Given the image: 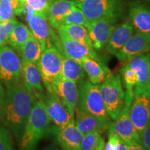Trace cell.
<instances>
[{"label": "cell", "instance_id": "1", "mask_svg": "<svg viewBox=\"0 0 150 150\" xmlns=\"http://www.w3.org/2000/svg\"><path fill=\"white\" fill-rule=\"evenodd\" d=\"M5 86L6 98L4 125L12 131L16 140L20 141L37 98L27 91L22 80Z\"/></svg>", "mask_w": 150, "mask_h": 150}, {"label": "cell", "instance_id": "2", "mask_svg": "<svg viewBox=\"0 0 150 150\" xmlns=\"http://www.w3.org/2000/svg\"><path fill=\"white\" fill-rule=\"evenodd\" d=\"M50 122L42 102L37 99L19 141L20 150H35L38 142L47 134Z\"/></svg>", "mask_w": 150, "mask_h": 150}, {"label": "cell", "instance_id": "3", "mask_svg": "<svg viewBox=\"0 0 150 150\" xmlns=\"http://www.w3.org/2000/svg\"><path fill=\"white\" fill-rule=\"evenodd\" d=\"M89 22L107 20L115 23L122 13L121 0H72Z\"/></svg>", "mask_w": 150, "mask_h": 150}, {"label": "cell", "instance_id": "4", "mask_svg": "<svg viewBox=\"0 0 150 150\" xmlns=\"http://www.w3.org/2000/svg\"><path fill=\"white\" fill-rule=\"evenodd\" d=\"M100 94L108 116L114 120L125 104V91L120 74L110 72L100 86Z\"/></svg>", "mask_w": 150, "mask_h": 150}, {"label": "cell", "instance_id": "5", "mask_svg": "<svg viewBox=\"0 0 150 150\" xmlns=\"http://www.w3.org/2000/svg\"><path fill=\"white\" fill-rule=\"evenodd\" d=\"M79 99L77 106L88 113L106 122L111 123L100 94V85L91 83L84 79L78 84Z\"/></svg>", "mask_w": 150, "mask_h": 150}, {"label": "cell", "instance_id": "6", "mask_svg": "<svg viewBox=\"0 0 150 150\" xmlns=\"http://www.w3.org/2000/svg\"><path fill=\"white\" fill-rule=\"evenodd\" d=\"M42 81L49 91L55 82L61 79L62 54L53 43H49L37 62Z\"/></svg>", "mask_w": 150, "mask_h": 150}, {"label": "cell", "instance_id": "7", "mask_svg": "<svg viewBox=\"0 0 150 150\" xmlns=\"http://www.w3.org/2000/svg\"><path fill=\"white\" fill-rule=\"evenodd\" d=\"M22 62L13 48L0 47V81L5 86L18 83L22 80Z\"/></svg>", "mask_w": 150, "mask_h": 150}, {"label": "cell", "instance_id": "8", "mask_svg": "<svg viewBox=\"0 0 150 150\" xmlns=\"http://www.w3.org/2000/svg\"><path fill=\"white\" fill-rule=\"evenodd\" d=\"M56 30L58 35L53 44L62 54L75 60L80 64L82 60L87 57L101 61L93 47L72 40L60 30Z\"/></svg>", "mask_w": 150, "mask_h": 150}, {"label": "cell", "instance_id": "9", "mask_svg": "<svg viewBox=\"0 0 150 150\" xmlns=\"http://www.w3.org/2000/svg\"><path fill=\"white\" fill-rule=\"evenodd\" d=\"M35 97L42 102L50 122L55 126H64L74 121V117L55 94L46 91L36 93Z\"/></svg>", "mask_w": 150, "mask_h": 150}, {"label": "cell", "instance_id": "10", "mask_svg": "<svg viewBox=\"0 0 150 150\" xmlns=\"http://www.w3.org/2000/svg\"><path fill=\"white\" fill-rule=\"evenodd\" d=\"M130 120L140 136L150 121V95L149 92H134L129 105Z\"/></svg>", "mask_w": 150, "mask_h": 150}, {"label": "cell", "instance_id": "11", "mask_svg": "<svg viewBox=\"0 0 150 150\" xmlns=\"http://www.w3.org/2000/svg\"><path fill=\"white\" fill-rule=\"evenodd\" d=\"M131 101L125 99L124 108L115 120H112L108 129L113 131L118 137L128 145L140 143V137L131 122L129 115V108Z\"/></svg>", "mask_w": 150, "mask_h": 150}, {"label": "cell", "instance_id": "12", "mask_svg": "<svg viewBox=\"0 0 150 150\" xmlns=\"http://www.w3.org/2000/svg\"><path fill=\"white\" fill-rule=\"evenodd\" d=\"M47 134L54 135L63 150H80L83 135L78 130L74 121L64 126L49 127Z\"/></svg>", "mask_w": 150, "mask_h": 150}, {"label": "cell", "instance_id": "13", "mask_svg": "<svg viewBox=\"0 0 150 150\" xmlns=\"http://www.w3.org/2000/svg\"><path fill=\"white\" fill-rule=\"evenodd\" d=\"M149 50H150V34L136 32L133 33L115 56L120 61L127 63Z\"/></svg>", "mask_w": 150, "mask_h": 150}, {"label": "cell", "instance_id": "14", "mask_svg": "<svg viewBox=\"0 0 150 150\" xmlns=\"http://www.w3.org/2000/svg\"><path fill=\"white\" fill-rule=\"evenodd\" d=\"M49 93L55 94L66 106L73 117L78 104L79 88L77 83L70 80L61 79L55 82Z\"/></svg>", "mask_w": 150, "mask_h": 150}, {"label": "cell", "instance_id": "15", "mask_svg": "<svg viewBox=\"0 0 150 150\" xmlns=\"http://www.w3.org/2000/svg\"><path fill=\"white\" fill-rule=\"evenodd\" d=\"M135 72L137 83L134 92H149L150 81V52L140 54L126 63Z\"/></svg>", "mask_w": 150, "mask_h": 150}, {"label": "cell", "instance_id": "16", "mask_svg": "<svg viewBox=\"0 0 150 150\" xmlns=\"http://www.w3.org/2000/svg\"><path fill=\"white\" fill-rule=\"evenodd\" d=\"M27 22L33 35L38 40L45 42L46 45L53 43L57 37L58 34H56L54 29L49 22L45 13L33 11Z\"/></svg>", "mask_w": 150, "mask_h": 150}, {"label": "cell", "instance_id": "17", "mask_svg": "<svg viewBox=\"0 0 150 150\" xmlns=\"http://www.w3.org/2000/svg\"><path fill=\"white\" fill-rule=\"evenodd\" d=\"M107 20L90 22L86 27L94 50H102L106 45L115 26Z\"/></svg>", "mask_w": 150, "mask_h": 150}, {"label": "cell", "instance_id": "18", "mask_svg": "<svg viewBox=\"0 0 150 150\" xmlns=\"http://www.w3.org/2000/svg\"><path fill=\"white\" fill-rule=\"evenodd\" d=\"M75 112L76 118L74 120V124L78 130L83 135L94 131L102 133L105 130H107L110 125L78 107L76 108Z\"/></svg>", "mask_w": 150, "mask_h": 150}, {"label": "cell", "instance_id": "19", "mask_svg": "<svg viewBox=\"0 0 150 150\" xmlns=\"http://www.w3.org/2000/svg\"><path fill=\"white\" fill-rule=\"evenodd\" d=\"M129 20L136 32L150 34V8L139 2H134L129 9Z\"/></svg>", "mask_w": 150, "mask_h": 150}, {"label": "cell", "instance_id": "20", "mask_svg": "<svg viewBox=\"0 0 150 150\" xmlns=\"http://www.w3.org/2000/svg\"><path fill=\"white\" fill-rule=\"evenodd\" d=\"M22 62V79L24 86L30 93H45L42 83V77L36 63Z\"/></svg>", "mask_w": 150, "mask_h": 150}, {"label": "cell", "instance_id": "21", "mask_svg": "<svg viewBox=\"0 0 150 150\" xmlns=\"http://www.w3.org/2000/svg\"><path fill=\"white\" fill-rule=\"evenodd\" d=\"M134 31V27L129 20L114 27L106 45L108 53L115 55L125 45Z\"/></svg>", "mask_w": 150, "mask_h": 150}, {"label": "cell", "instance_id": "22", "mask_svg": "<svg viewBox=\"0 0 150 150\" xmlns=\"http://www.w3.org/2000/svg\"><path fill=\"white\" fill-rule=\"evenodd\" d=\"M81 65L87 74L88 81L95 85H100L104 81L110 71L102 61L85 58L81 62Z\"/></svg>", "mask_w": 150, "mask_h": 150}, {"label": "cell", "instance_id": "23", "mask_svg": "<svg viewBox=\"0 0 150 150\" xmlns=\"http://www.w3.org/2000/svg\"><path fill=\"white\" fill-rule=\"evenodd\" d=\"M46 45L45 42L38 40L32 34L18 51L22 61L37 63Z\"/></svg>", "mask_w": 150, "mask_h": 150}, {"label": "cell", "instance_id": "24", "mask_svg": "<svg viewBox=\"0 0 150 150\" xmlns=\"http://www.w3.org/2000/svg\"><path fill=\"white\" fill-rule=\"evenodd\" d=\"M76 7L72 0H55L47 11V18L52 27L56 29L63 17Z\"/></svg>", "mask_w": 150, "mask_h": 150}, {"label": "cell", "instance_id": "25", "mask_svg": "<svg viewBox=\"0 0 150 150\" xmlns=\"http://www.w3.org/2000/svg\"><path fill=\"white\" fill-rule=\"evenodd\" d=\"M61 79L70 80L79 84L85 79V71L81 65L75 60L62 54Z\"/></svg>", "mask_w": 150, "mask_h": 150}, {"label": "cell", "instance_id": "26", "mask_svg": "<svg viewBox=\"0 0 150 150\" xmlns=\"http://www.w3.org/2000/svg\"><path fill=\"white\" fill-rule=\"evenodd\" d=\"M56 29L61 31L72 40L83 43L93 47L88 30L84 26L77 25V24L62 25Z\"/></svg>", "mask_w": 150, "mask_h": 150}, {"label": "cell", "instance_id": "27", "mask_svg": "<svg viewBox=\"0 0 150 150\" xmlns=\"http://www.w3.org/2000/svg\"><path fill=\"white\" fill-rule=\"evenodd\" d=\"M32 35L31 31L25 24L18 22L9 38L8 44L14 50L19 51L24 43Z\"/></svg>", "mask_w": 150, "mask_h": 150}, {"label": "cell", "instance_id": "28", "mask_svg": "<svg viewBox=\"0 0 150 150\" xmlns=\"http://www.w3.org/2000/svg\"><path fill=\"white\" fill-rule=\"evenodd\" d=\"M89 22L83 12L77 7H76L63 17V18L59 22L58 27L62 25H70V24H77L86 27L88 25Z\"/></svg>", "mask_w": 150, "mask_h": 150}, {"label": "cell", "instance_id": "29", "mask_svg": "<svg viewBox=\"0 0 150 150\" xmlns=\"http://www.w3.org/2000/svg\"><path fill=\"white\" fill-rule=\"evenodd\" d=\"M101 138V133L97 131L83 135L81 142L80 150H97Z\"/></svg>", "mask_w": 150, "mask_h": 150}, {"label": "cell", "instance_id": "30", "mask_svg": "<svg viewBox=\"0 0 150 150\" xmlns=\"http://www.w3.org/2000/svg\"><path fill=\"white\" fill-rule=\"evenodd\" d=\"M18 22L15 18H11L8 21L0 22V47L8 44L11 33Z\"/></svg>", "mask_w": 150, "mask_h": 150}, {"label": "cell", "instance_id": "31", "mask_svg": "<svg viewBox=\"0 0 150 150\" xmlns=\"http://www.w3.org/2000/svg\"><path fill=\"white\" fill-rule=\"evenodd\" d=\"M14 6L11 0L0 1V22H4L15 18Z\"/></svg>", "mask_w": 150, "mask_h": 150}, {"label": "cell", "instance_id": "32", "mask_svg": "<svg viewBox=\"0 0 150 150\" xmlns=\"http://www.w3.org/2000/svg\"><path fill=\"white\" fill-rule=\"evenodd\" d=\"M55 0H25L26 4L31 7L35 12L45 13L50 6Z\"/></svg>", "mask_w": 150, "mask_h": 150}, {"label": "cell", "instance_id": "33", "mask_svg": "<svg viewBox=\"0 0 150 150\" xmlns=\"http://www.w3.org/2000/svg\"><path fill=\"white\" fill-rule=\"evenodd\" d=\"M0 150H13V140L10 131L3 127H0Z\"/></svg>", "mask_w": 150, "mask_h": 150}, {"label": "cell", "instance_id": "34", "mask_svg": "<svg viewBox=\"0 0 150 150\" xmlns=\"http://www.w3.org/2000/svg\"><path fill=\"white\" fill-rule=\"evenodd\" d=\"M140 137V144L147 150H150V121Z\"/></svg>", "mask_w": 150, "mask_h": 150}, {"label": "cell", "instance_id": "35", "mask_svg": "<svg viewBox=\"0 0 150 150\" xmlns=\"http://www.w3.org/2000/svg\"><path fill=\"white\" fill-rule=\"evenodd\" d=\"M6 98V92L0 81V121L3 120L4 115Z\"/></svg>", "mask_w": 150, "mask_h": 150}, {"label": "cell", "instance_id": "36", "mask_svg": "<svg viewBox=\"0 0 150 150\" xmlns=\"http://www.w3.org/2000/svg\"><path fill=\"white\" fill-rule=\"evenodd\" d=\"M14 6L15 15L20 16L26 7L25 0H11Z\"/></svg>", "mask_w": 150, "mask_h": 150}, {"label": "cell", "instance_id": "37", "mask_svg": "<svg viewBox=\"0 0 150 150\" xmlns=\"http://www.w3.org/2000/svg\"><path fill=\"white\" fill-rule=\"evenodd\" d=\"M129 147V145L126 142L122 140L120 137H118L117 142H116V147L115 150H127Z\"/></svg>", "mask_w": 150, "mask_h": 150}, {"label": "cell", "instance_id": "38", "mask_svg": "<svg viewBox=\"0 0 150 150\" xmlns=\"http://www.w3.org/2000/svg\"><path fill=\"white\" fill-rule=\"evenodd\" d=\"M42 150H63L58 142H54L45 147Z\"/></svg>", "mask_w": 150, "mask_h": 150}, {"label": "cell", "instance_id": "39", "mask_svg": "<svg viewBox=\"0 0 150 150\" xmlns=\"http://www.w3.org/2000/svg\"><path fill=\"white\" fill-rule=\"evenodd\" d=\"M127 150H147L140 143H134L129 145Z\"/></svg>", "mask_w": 150, "mask_h": 150}, {"label": "cell", "instance_id": "40", "mask_svg": "<svg viewBox=\"0 0 150 150\" xmlns=\"http://www.w3.org/2000/svg\"><path fill=\"white\" fill-rule=\"evenodd\" d=\"M105 147V141L103 138H101L100 141H99L98 147H97V150H104Z\"/></svg>", "mask_w": 150, "mask_h": 150}, {"label": "cell", "instance_id": "41", "mask_svg": "<svg viewBox=\"0 0 150 150\" xmlns=\"http://www.w3.org/2000/svg\"><path fill=\"white\" fill-rule=\"evenodd\" d=\"M148 91H149V93L150 95V81H149V88H148Z\"/></svg>", "mask_w": 150, "mask_h": 150}, {"label": "cell", "instance_id": "42", "mask_svg": "<svg viewBox=\"0 0 150 150\" xmlns=\"http://www.w3.org/2000/svg\"><path fill=\"white\" fill-rule=\"evenodd\" d=\"M146 1H149V2L150 3V0H146Z\"/></svg>", "mask_w": 150, "mask_h": 150}, {"label": "cell", "instance_id": "43", "mask_svg": "<svg viewBox=\"0 0 150 150\" xmlns=\"http://www.w3.org/2000/svg\"><path fill=\"white\" fill-rule=\"evenodd\" d=\"M1 1V0H0V1Z\"/></svg>", "mask_w": 150, "mask_h": 150}]
</instances>
